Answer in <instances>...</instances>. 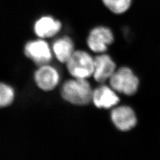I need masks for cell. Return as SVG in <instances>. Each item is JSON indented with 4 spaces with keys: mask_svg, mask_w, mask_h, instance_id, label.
<instances>
[{
    "mask_svg": "<svg viewBox=\"0 0 160 160\" xmlns=\"http://www.w3.org/2000/svg\"><path fill=\"white\" fill-rule=\"evenodd\" d=\"M62 28L60 21L48 16L41 17L34 24L35 34L42 39L52 38L57 34Z\"/></svg>",
    "mask_w": 160,
    "mask_h": 160,
    "instance_id": "10",
    "label": "cell"
},
{
    "mask_svg": "<svg viewBox=\"0 0 160 160\" xmlns=\"http://www.w3.org/2000/svg\"><path fill=\"white\" fill-rule=\"evenodd\" d=\"M52 49L45 40H33L24 47L25 55L39 67L49 64L52 58Z\"/></svg>",
    "mask_w": 160,
    "mask_h": 160,
    "instance_id": "5",
    "label": "cell"
},
{
    "mask_svg": "<svg viewBox=\"0 0 160 160\" xmlns=\"http://www.w3.org/2000/svg\"><path fill=\"white\" fill-rule=\"evenodd\" d=\"M52 51L58 61L66 63L74 52V45L69 37L63 36L53 42Z\"/></svg>",
    "mask_w": 160,
    "mask_h": 160,
    "instance_id": "11",
    "label": "cell"
},
{
    "mask_svg": "<svg viewBox=\"0 0 160 160\" xmlns=\"http://www.w3.org/2000/svg\"><path fill=\"white\" fill-rule=\"evenodd\" d=\"M34 81L37 86L43 91L50 92L58 85L60 75L57 69L46 64L40 66L35 72Z\"/></svg>",
    "mask_w": 160,
    "mask_h": 160,
    "instance_id": "7",
    "label": "cell"
},
{
    "mask_svg": "<svg viewBox=\"0 0 160 160\" xmlns=\"http://www.w3.org/2000/svg\"><path fill=\"white\" fill-rule=\"evenodd\" d=\"M103 4L110 12L116 14L125 12L130 8L132 0H102Z\"/></svg>",
    "mask_w": 160,
    "mask_h": 160,
    "instance_id": "12",
    "label": "cell"
},
{
    "mask_svg": "<svg viewBox=\"0 0 160 160\" xmlns=\"http://www.w3.org/2000/svg\"><path fill=\"white\" fill-rule=\"evenodd\" d=\"M119 101L120 99L117 94V92H115L110 86H99L92 92V102L97 108H113Z\"/></svg>",
    "mask_w": 160,
    "mask_h": 160,
    "instance_id": "9",
    "label": "cell"
},
{
    "mask_svg": "<svg viewBox=\"0 0 160 160\" xmlns=\"http://www.w3.org/2000/svg\"><path fill=\"white\" fill-rule=\"evenodd\" d=\"M114 41V36L110 29L98 26L92 29L87 38V45L92 51L103 53Z\"/></svg>",
    "mask_w": 160,
    "mask_h": 160,
    "instance_id": "4",
    "label": "cell"
},
{
    "mask_svg": "<svg viewBox=\"0 0 160 160\" xmlns=\"http://www.w3.org/2000/svg\"><path fill=\"white\" fill-rule=\"evenodd\" d=\"M66 65L73 78L88 79L93 74L94 58L84 51H75Z\"/></svg>",
    "mask_w": 160,
    "mask_h": 160,
    "instance_id": "3",
    "label": "cell"
},
{
    "mask_svg": "<svg viewBox=\"0 0 160 160\" xmlns=\"http://www.w3.org/2000/svg\"><path fill=\"white\" fill-rule=\"evenodd\" d=\"M116 69V63L109 55L103 53L94 58L92 77L97 82L103 84L109 80Z\"/></svg>",
    "mask_w": 160,
    "mask_h": 160,
    "instance_id": "8",
    "label": "cell"
},
{
    "mask_svg": "<svg viewBox=\"0 0 160 160\" xmlns=\"http://www.w3.org/2000/svg\"><path fill=\"white\" fill-rule=\"evenodd\" d=\"M13 88L7 84L0 83V108L10 106L14 99Z\"/></svg>",
    "mask_w": 160,
    "mask_h": 160,
    "instance_id": "13",
    "label": "cell"
},
{
    "mask_svg": "<svg viewBox=\"0 0 160 160\" xmlns=\"http://www.w3.org/2000/svg\"><path fill=\"white\" fill-rule=\"evenodd\" d=\"M109 81L115 92L129 96L137 92L139 85L138 78L131 68L126 67L117 69Z\"/></svg>",
    "mask_w": 160,
    "mask_h": 160,
    "instance_id": "2",
    "label": "cell"
},
{
    "mask_svg": "<svg viewBox=\"0 0 160 160\" xmlns=\"http://www.w3.org/2000/svg\"><path fill=\"white\" fill-rule=\"evenodd\" d=\"M92 92L91 85L87 79L73 78L63 83L61 94L63 100L69 103L83 106L92 102Z\"/></svg>",
    "mask_w": 160,
    "mask_h": 160,
    "instance_id": "1",
    "label": "cell"
},
{
    "mask_svg": "<svg viewBox=\"0 0 160 160\" xmlns=\"http://www.w3.org/2000/svg\"><path fill=\"white\" fill-rule=\"evenodd\" d=\"M110 118L114 126L121 131H129L137 123L135 112L128 106L114 107L111 112Z\"/></svg>",
    "mask_w": 160,
    "mask_h": 160,
    "instance_id": "6",
    "label": "cell"
}]
</instances>
